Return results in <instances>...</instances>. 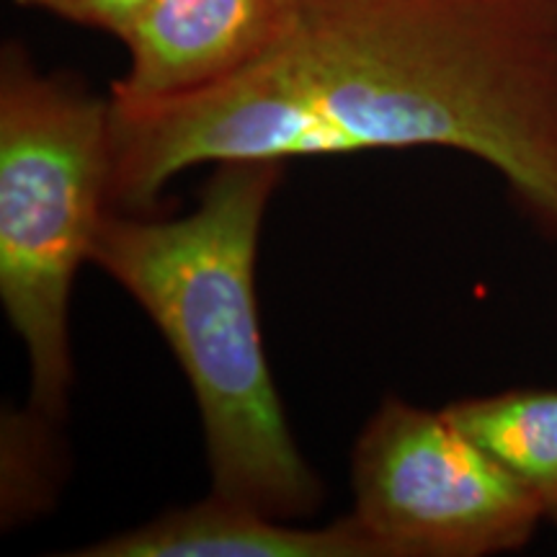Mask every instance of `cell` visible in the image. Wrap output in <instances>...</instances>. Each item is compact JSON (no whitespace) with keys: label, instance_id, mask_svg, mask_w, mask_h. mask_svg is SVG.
I'll return each instance as SVG.
<instances>
[{"label":"cell","instance_id":"6da1fadb","mask_svg":"<svg viewBox=\"0 0 557 557\" xmlns=\"http://www.w3.org/2000/svg\"><path fill=\"white\" fill-rule=\"evenodd\" d=\"M413 148L483 160L557 240V0H295L235 78L111 99L109 205L150 212L207 163Z\"/></svg>","mask_w":557,"mask_h":557},{"label":"cell","instance_id":"7a4b0ae2","mask_svg":"<svg viewBox=\"0 0 557 557\" xmlns=\"http://www.w3.org/2000/svg\"><path fill=\"white\" fill-rule=\"evenodd\" d=\"M282 160H225L191 212L103 214L90 263L148 312L184 369L205 431L212 493L308 519L325 487L299 451L263 346L256 267Z\"/></svg>","mask_w":557,"mask_h":557},{"label":"cell","instance_id":"5b68a950","mask_svg":"<svg viewBox=\"0 0 557 557\" xmlns=\"http://www.w3.org/2000/svg\"><path fill=\"white\" fill-rule=\"evenodd\" d=\"M295 0H150L124 47L127 73L111 86L124 103L169 101L220 86L276 45Z\"/></svg>","mask_w":557,"mask_h":557},{"label":"cell","instance_id":"8992f818","mask_svg":"<svg viewBox=\"0 0 557 557\" xmlns=\"http://www.w3.org/2000/svg\"><path fill=\"white\" fill-rule=\"evenodd\" d=\"M75 557H389L354 513L299 527L209 493L145 524L86 545Z\"/></svg>","mask_w":557,"mask_h":557},{"label":"cell","instance_id":"3957f363","mask_svg":"<svg viewBox=\"0 0 557 557\" xmlns=\"http://www.w3.org/2000/svg\"><path fill=\"white\" fill-rule=\"evenodd\" d=\"M111 99L0 52V305L26 351L29 403L62 423L75 382L70 305L109 212Z\"/></svg>","mask_w":557,"mask_h":557},{"label":"cell","instance_id":"ba28073f","mask_svg":"<svg viewBox=\"0 0 557 557\" xmlns=\"http://www.w3.org/2000/svg\"><path fill=\"white\" fill-rule=\"evenodd\" d=\"M62 423L29 406L3 408L0 418V513L16 529L50 511L65 475L58 429Z\"/></svg>","mask_w":557,"mask_h":557},{"label":"cell","instance_id":"277c9868","mask_svg":"<svg viewBox=\"0 0 557 557\" xmlns=\"http://www.w3.org/2000/svg\"><path fill=\"white\" fill-rule=\"evenodd\" d=\"M354 508L389 557L517 553L542 519L532 493L447 410L387 398L351 455Z\"/></svg>","mask_w":557,"mask_h":557},{"label":"cell","instance_id":"9c48e42d","mask_svg":"<svg viewBox=\"0 0 557 557\" xmlns=\"http://www.w3.org/2000/svg\"><path fill=\"white\" fill-rule=\"evenodd\" d=\"M21 9L52 13L70 24L86 26L116 39H127L150 0H13Z\"/></svg>","mask_w":557,"mask_h":557},{"label":"cell","instance_id":"52a82bcc","mask_svg":"<svg viewBox=\"0 0 557 557\" xmlns=\"http://www.w3.org/2000/svg\"><path fill=\"white\" fill-rule=\"evenodd\" d=\"M465 434L532 493L557 527V389L513 387L444 406Z\"/></svg>","mask_w":557,"mask_h":557}]
</instances>
